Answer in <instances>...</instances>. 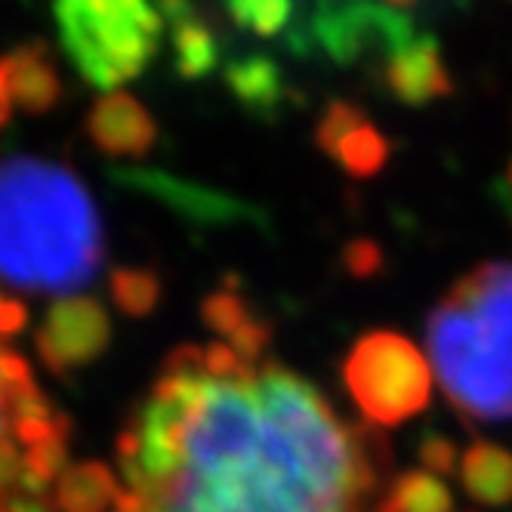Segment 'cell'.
<instances>
[{"instance_id": "1", "label": "cell", "mask_w": 512, "mask_h": 512, "mask_svg": "<svg viewBox=\"0 0 512 512\" xmlns=\"http://www.w3.org/2000/svg\"><path fill=\"white\" fill-rule=\"evenodd\" d=\"M124 479L161 512H374L386 442L346 426L300 374L155 383L118 438Z\"/></svg>"}, {"instance_id": "2", "label": "cell", "mask_w": 512, "mask_h": 512, "mask_svg": "<svg viewBox=\"0 0 512 512\" xmlns=\"http://www.w3.org/2000/svg\"><path fill=\"white\" fill-rule=\"evenodd\" d=\"M102 223L84 182L41 158L0 164V278L31 294H71L102 266Z\"/></svg>"}, {"instance_id": "3", "label": "cell", "mask_w": 512, "mask_h": 512, "mask_svg": "<svg viewBox=\"0 0 512 512\" xmlns=\"http://www.w3.org/2000/svg\"><path fill=\"white\" fill-rule=\"evenodd\" d=\"M432 371L469 420L512 417V263L466 272L426 321Z\"/></svg>"}, {"instance_id": "4", "label": "cell", "mask_w": 512, "mask_h": 512, "mask_svg": "<svg viewBox=\"0 0 512 512\" xmlns=\"http://www.w3.org/2000/svg\"><path fill=\"white\" fill-rule=\"evenodd\" d=\"M53 16L78 75L102 90L142 75L164 34V13L136 0H65Z\"/></svg>"}, {"instance_id": "5", "label": "cell", "mask_w": 512, "mask_h": 512, "mask_svg": "<svg viewBox=\"0 0 512 512\" xmlns=\"http://www.w3.org/2000/svg\"><path fill=\"white\" fill-rule=\"evenodd\" d=\"M343 380L361 414L380 426L411 420L429 405L432 395L426 355L408 337L389 331H374L352 346Z\"/></svg>"}, {"instance_id": "6", "label": "cell", "mask_w": 512, "mask_h": 512, "mask_svg": "<svg viewBox=\"0 0 512 512\" xmlns=\"http://www.w3.org/2000/svg\"><path fill=\"white\" fill-rule=\"evenodd\" d=\"M290 22L287 44L297 53H315L337 65H352L368 56H389L395 47L417 38L411 7L401 4H315Z\"/></svg>"}, {"instance_id": "7", "label": "cell", "mask_w": 512, "mask_h": 512, "mask_svg": "<svg viewBox=\"0 0 512 512\" xmlns=\"http://www.w3.org/2000/svg\"><path fill=\"white\" fill-rule=\"evenodd\" d=\"M112 343V321L102 303L90 297H65L50 306L38 327V355L56 377L84 371Z\"/></svg>"}, {"instance_id": "8", "label": "cell", "mask_w": 512, "mask_h": 512, "mask_svg": "<svg viewBox=\"0 0 512 512\" xmlns=\"http://www.w3.org/2000/svg\"><path fill=\"white\" fill-rule=\"evenodd\" d=\"M383 81L389 93L405 105H426L454 93L451 71L445 68L442 47L432 34H417L395 47L383 59Z\"/></svg>"}, {"instance_id": "9", "label": "cell", "mask_w": 512, "mask_h": 512, "mask_svg": "<svg viewBox=\"0 0 512 512\" xmlns=\"http://www.w3.org/2000/svg\"><path fill=\"white\" fill-rule=\"evenodd\" d=\"M112 176H115V182H121V186L161 198L167 207L195 219V223H250V219L263 223V213H256L244 201L207 192L201 186H192V182H179V179L155 173V170H115Z\"/></svg>"}, {"instance_id": "10", "label": "cell", "mask_w": 512, "mask_h": 512, "mask_svg": "<svg viewBox=\"0 0 512 512\" xmlns=\"http://www.w3.org/2000/svg\"><path fill=\"white\" fill-rule=\"evenodd\" d=\"M87 136L96 149L115 158H142L158 139V127L127 93H108L87 112Z\"/></svg>"}, {"instance_id": "11", "label": "cell", "mask_w": 512, "mask_h": 512, "mask_svg": "<svg viewBox=\"0 0 512 512\" xmlns=\"http://www.w3.org/2000/svg\"><path fill=\"white\" fill-rule=\"evenodd\" d=\"M201 318L210 331L226 337L229 346L244 361L260 358L272 340V327L266 324V318L256 315L250 303L241 294H232V290H216V294H210L201 303Z\"/></svg>"}, {"instance_id": "12", "label": "cell", "mask_w": 512, "mask_h": 512, "mask_svg": "<svg viewBox=\"0 0 512 512\" xmlns=\"http://www.w3.org/2000/svg\"><path fill=\"white\" fill-rule=\"evenodd\" d=\"M10 59V102L31 115H44L62 99V81L47 59V44L31 41L7 53Z\"/></svg>"}, {"instance_id": "13", "label": "cell", "mask_w": 512, "mask_h": 512, "mask_svg": "<svg viewBox=\"0 0 512 512\" xmlns=\"http://www.w3.org/2000/svg\"><path fill=\"white\" fill-rule=\"evenodd\" d=\"M164 19H170L173 38V65L186 81L207 78L219 65V38L216 31L195 13L189 4H164Z\"/></svg>"}, {"instance_id": "14", "label": "cell", "mask_w": 512, "mask_h": 512, "mask_svg": "<svg viewBox=\"0 0 512 512\" xmlns=\"http://www.w3.org/2000/svg\"><path fill=\"white\" fill-rule=\"evenodd\" d=\"M226 84L232 90V96L247 108L256 118H275L281 108L290 102V90L284 84L281 68L266 59V56H244L235 59L226 68Z\"/></svg>"}, {"instance_id": "15", "label": "cell", "mask_w": 512, "mask_h": 512, "mask_svg": "<svg viewBox=\"0 0 512 512\" xmlns=\"http://www.w3.org/2000/svg\"><path fill=\"white\" fill-rule=\"evenodd\" d=\"M460 482L466 494L479 503H512V454L491 442L472 445L460 460Z\"/></svg>"}, {"instance_id": "16", "label": "cell", "mask_w": 512, "mask_h": 512, "mask_svg": "<svg viewBox=\"0 0 512 512\" xmlns=\"http://www.w3.org/2000/svg\"><path fill=\"white\" fill-rule=\"evenodd\" d=\"M121 497L115 472L102 463H75L59 475L56 506L62 512H108Z\"/></svg>"}, {"instance_id": "17", "label": "cell", "mask_w": 512, "mask_h": 512, "mask_svg": "<svg viewBox=\"0 0 512 512\" xmlns=\"http://www.w3.org/2000/svg\"><path fill=\"white\" fill-rule=\"evenodd\" d=\"M454 500L442 479L432 472L414 469L398 475L389 491L377 500L374 512H451Z\"/></svg>"}, {"instance_id": "18", "label": "cell", "mask_w": 512, "mask_h": 512, "mask_svg": "<svg viewBox=\"0 0 512 512\" xmlns=\"http://www.w3.org/2000/svg\"><path fill=\"white\" fill-rule=\"evenodd\" d=\"M331 158L352 176H374L389 158V142L371 121H364L340 139Z\"/></svg>"}, {"instance_id": "19", "label": "cell", "mask_w": 512, "mask_h": 512, "mask_svg": "<svg viewBox=\"0 0 512 512\" xmlns=\"http://www.w3.org/2000/svg\"><path fill=\"white\" fill-rule=\"evenodd\" d=\"M108 284L118 309L130 318H145L161 303V278L152 269H115Z\"/></svg>"}, {"instance_id": "20", "label": "cell", "mask_w": 512, "mask_h": 512, "mask_svg": "<svg viewBox=\"0 0 512 512\" xmlns=\"http://www.w3.org/2000/svg\"><path fill=\"white\" fill-rule=\"evenodd\" d=\"M226 13L238 28L260 34V38H272V34L290 28L297 7L281 4V0H235V4H226Z\"/></svg>"}, {"instance_id": "21", "label": "cell", "mask_w": 512, "mask_h": 512, "mask_svg": "<svg viewBox=\"0 0 512 512\" xmlns=\"http://www.w3.org/2000/svg\"><path fill=\"white\" fill-rule=\"evenodd\" d=\"M364 121H368V115H364L358 105L343 102V99L331 102V105L324 108V115H321V121H318V130H315L318 149H321L324 155H331V152L337 149V145H340V139H343L346 133H352L358 124H364Z\"/></svg>"}, {"instance_id": "22", "label": "cell", "mask_w": 512, "mask_h": 512, "mask_svg": "<svg viewBox=\"0 0 512 512\" xmlns=\"http://www.w3.org/2000/svg\"><path fill=\"white\" fill-rule=\"evenodd\" d=\"M343 266L352 278H371L383 266V253L374 241L358 238V241L343 247Z\"/></svg>"}, {"instance_id": "23", "label": "cell", "mask_w": 512, "mask_h": 512, "mask_svg": "<svg viewBox=\"0 0 512 512\" xmlns=\"http://www.w3.org/2000/svg\"><path fill=\"white\" fill-rule=\"evenodd\" d=\"M420 463L432 472V475H451L457 469V451L448 438L442 435H426L420 445Z\"/></svg>"}, {"instance_id": "24", "label": "cell", "mask_w": 512, "mask_h": 512, "mask_svg": "<svg viewBox=\"0 0 512 512\" xmlns=\"http://www.w3.org/2000/svg\"><path fill=\"white\" fill-rule=\"evenodd\" d=\"M28 321V312L19 300H10V297H0V340L4 337H13L19 334Z\"/></svg>"}, {"instance_id": "25", "label": "cell", "mask_w": 512, "mask_h": 512, "mask_svg": "<svg viewBox=\"0 0 512 512\" xmlns=\"http://www.w3.org/2000/svg\"><path fill=\"white\" fill-rule=\"evenodd\" d=\"M0 108H10V59L0 56Z\"/></svg>"}, {"instance_id": "26", "label": "cell", "mask_w": 512, "mask_h": 512, "mask_svg": "<svg viewBox=\"0 0 512 512\" xmlns=\"http://www.w3.org/2000/svg\"><path fill=\"white\" fill-rule=\"evenodd\" d=\"M7 429H10V395L4 383H0V435H7Z\"/></svg>"}, {"instance_id": "27", "label": "cell", "mask_w": 512, "mask_h": 512, "mask_svg": "<svg viewBox=\"0 0 512 512\" xmlns=\"http://www.w3.org/2000/svg\"><path fill=\"white\" fill-rule=\"evenodd\" d=\"M10 121V108H0V127Z\"/></svg>"}, {"instance_id": "28", "label": "cell", "mask_w": 512, "mask_h": 512, "mask_svg": "<svg viewBox=\"0 0 512 512\" xmlns=\"http://www.w3.org/2000/svg\"><path fill=\"white\" fill-rule=\"evenodd\" d=\"M506 179H509V186H512V161H509V173H506Z\"/></svg>"}, {"instance_id": "29", "label": "cell", "mask_w": 512, "mask_h": 512, "mask_svg": "<svg viewBox=\"0 0 512 512\" xmlns=\"http://www.w3.org/2000/svg\"><path fill=\"white\" fill-rule=\"evenodd\" d=\"M0 512H7V506H4V503H0Z\"/></svg>"}]
</instances>
